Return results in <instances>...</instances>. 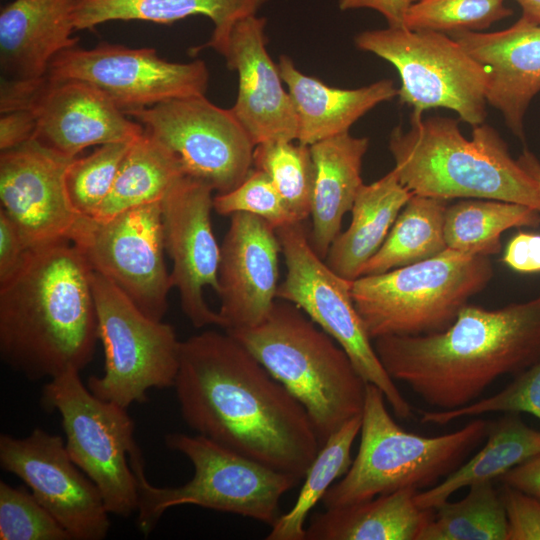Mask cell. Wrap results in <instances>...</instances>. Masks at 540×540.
<instances>
[{
    "instance_id": "4",
    "label": "cell",
    "mask_w": 540,
    "mask_h": 540,
    "mask_svg": "<svg viewBox=\"0 0 540 540\" xmlns=\"http://www.w3.org/2000/svg\"><path fill=\"white\" fill-rule=\"evenodd\" d=\"M394 170L413 194L449 200L493 199L540 212V184L510 155L499 133L485 123L466 138L458 121L410 117L389 136Z\"/></svg>"
},
{
    "instance_id": "33",
    "label": "cell",
    "mask_w": 540,
    "mask_h": 540,
    "mask_svg": "<svg viewBox=\"0 0 540 540\" xmlns=\"http://www.w3.org/2000/svg\"><path fill=\"white\" fill-rule=\"evenodd\" d=\"M361 423L362 414L348 420L326 439L304 477L293 507L271 525L267 540H305L309 513L352 463L351 449Z\"/></svg>"
},
{
    "instance_id": "10",
    "label": "cell",
    "mask_w": 540,
    "mask_h": 540,
    "mask_svg": "<svg viewBox=\"0 0 540 540\" xmlns=\"http://www.w3.org/2000/svg\"><path fill=\"white\" fill-rule=\"evenodd\" d=\"M41 403L60 414L66 449L97 486L108 512L128 517L137 511L138 485L129 460L137 444L127 409L95 396L77 370L49 379Z\"/></svg>"
},
{
    "instance_id": "29",
    "label": "cell",
    "mask_w": 540,
    "mask_h": 540,
    "mask_svg": "<svg viewBox=\"0 0 540 540\" xmlns=\"http://www.w3.org/2000/svg\"><path fill=\"white\" fill-rule=\"evenodd\" d=\"M540 453V431L508 412L489 425L485 445L435 486L418 492L417 505L434 509L464 487L501 478L506 472Z\"/></svg>"
},
{
    "instance_id": "28",
    "label": "cell",
    "mask_w": 540,
    "mask_h": 540,
    "mask_svg": "<svg viewBox=\"0 0 540 540\" xmlns=\"http://www.w3.org/2000/svg\"><path fill=\"white\" fill-rule=\"evenodd\" d=\"M268 0H76L75 30L93 29L113 20H142L172 23L193 15H204L214 24L210 40L193 49L217 50L241 19L256 15Z\"/></svg>"
},
{
    "instance_id": "13",
    "label": "cell",
    "mask_w": 540,
    "mask_h": 540,
    "mask_svg": "<svg viewBox=\"0 0 540 540\" xmlns=\"http://www.w3.org/2000/svg\"><path fill=\"white\" fill-rule=\"evenodd\" d=\"M125 114L176 156L186 176L219 194L236 188L253 168L254 143L230 108L213 104L205 95L176 98Z\"/></svg>"
},
{
    "instance_id": "8",
    "label": "cell",
    "mask_w": 540,
    "mask_h": 540,
    "mask_svg": "<svg viewBox=\"0 0 540 540\" xmlns=\"http://www.w3.org/2000/svg\"><path fill=\"white\" fill-rule=\"evenodd\" d=\"M494 275L487 256L445 249L420 262L352 281L357 312L372 340L448 328Z\"/></svg>"
},
{
    "instance_id": "40",
    "label": "cell",
    "mask_w": 540,
    "mask_h": 540,
    "mask_svg": "<svg viewBox=\"0 0 540 540\" xmlns=\"http://www.w3.org/2000/svg\"><path fill=\"white\" fill-rule=\"evenodd\" d=\"M213 209L222 216L246 212L259 216L275 229L300 222L290 211L270 177L252 168L247 177L233 190L213 198Z\"/></svg>"
},
{
    "instance_id": "34",
    "label": "cell",
    "mask_w": 540,
    "mask_h": 540,
    "mask_svg": "<svg viewBox=\"0 0 540 540\" xmlns=\"http://www.w3.org/2000/svg\"><path fill=\"white\" fill-rule=\"evenodd\" d=\"M507 517L491 481L469 486L467 495L434 508L419 540H506Z\"/></svg>"
},
{
    "instance_id": "23",
    "label": "cell",
    "mask_w": 540,
    "mask_h": 540,
    "mask_svg": "<svg viewBox=\"0 0 540 540\" xmlns=\"http://www.w3.org/2000/svg\"><path fill=\"white\" fill-rule=\"evenodd\" d=\"M76 0H14L0 13L2 78H44L51 61L77 45L72 37Z\"/></svg>"
},
{
    "instance_id": "26",
    "label": "cell",
    "mask_w": 540,
    "mask_h": 540,
    "mask_svg": "<svg viewBox=\"0 0 540 540\" xmlns=\"http://www.w3.org/2000/svg\"><path fill=\"white\" fill-rule=\"evenodd\" d=\"M419 490L402 488L368 500L314 513L305 540H419L434 509L415 501Z\"/></svg>"
},
{
    "instance_id": "9",
    "label": "cell",
    "mask_w": 540,
    "mask_h": 540,
    "mask_svg": "<svg viewBox=\"0 0 540 540\" xmlns=\"http://www.w3.org/2000/svg\"><path fill=\"white\" fill-rule=\"evenodd\" d=\"M358 49L391 63L399 73L401 103L423 117L433 108L456 112L472 127L486 116L488 74L452 36L431 31L393 28L366 30L354 38Z\"/></svg>"
},
{
    "instance_id": "1",
    "label": "cell",
    "mask_w": 540,
    "mask_h": 540,
    "mask_svg": "<svg viewBox=\"0 0 540 540\" xmlns=\"http://www.w3.org/2000/svg\"><path fill=\"white\" fill-rule=\"evenodd\" d=\"M174 387L197 434L298 480L321 448L304 407L226 331L181 341Z\"/></svg>"
},
{
    "instance_id": "37",
    "label": "cell",
    "mask_w": 540,
    "mask_h": 540,
    "mask_svg": "<svg viewBox=\"0 0 540 540\" xmlns=\"http://www.w3.org/2000/svg\"><path fill=\"white\" fill-rule=\"evenodd\" d=\"M506 0H418L409 9L405 27L445 34L481 32L513 14Z\"/></svg>"
},
{
    "instance_id": "45",
    "label": "cell",
    "mask_w": 540,
    "mask_h": 540,
    "mask_svg": "<svg viewBox=\"0 0 540 540\" xmlns=\"http://www.w3.org/2000/svg\"><path fill=\"white\" fill-rule=\"evenodd\" d=\"M418 0H338L340 10L372 9L380 13L388 27L406 28L405 20L409 9Z\"/></svg>"
},
{
    "instance_id": "44",
    "label": "cell",
    "mask_w": 540,
    "mask_h": 540,
    "mask_svg": "<svg viewBox=\"0 0 540 540\" xmlns=\"http://www.w3.org/2000/svg\"><path fill=\"white\" fill-rule=\"evenodd\" d=\"M35 118L29 110H11L1 112L0 149L6 151L22 145L34 136Z\"/></svg>"
},
{
    "instance_id": "16",
    "label": "cell",
    "mask_w": 540,
    "mask_h": 540,
    "mask_svg": "<svg viewBox=\"0 0 540 540\" xmlns=\"http://www.w3.org/2000/svg\"><path fill=\"white\" fill-rule=\"evenodd\" d=\"M51 80L87 83L124 113L176 98L205 95L209 73L202 60L170 62L152 48H128L102 43L92 49L76 46L50 63Z\"/></svg>"
},
{
    "instance_id": "42",
    "label": "cell",
    "mask_w": 540,
    "mask_h": 540,
    "mask_svg": "<svg viewBox=\"0 0 540 540\" xmlns=\"http://www.w3.org/2000/svg\"><path fill=\"white\" fill-rule=\"evenodd\" d=\"M502 261L512 270L540 273V234L520 231L507 243Z\"/></svg>"
},
{
    "instance_id": "27",
    "label": "cell",
    "mask_w": 540,
    "mask_h": 540,
    "mask_svg": "<svg viewBox=\"0 0 540 540\" xmlns=\"http://www.w3.org/2000/svg\"><path fill=\"white\" fill-rule=\"evenodd\" d=\"M412 195L394 169L371 184H363L350 211L351 223L331 244L326 264L347 280L359 278Z\"/></svg>"
},
{
    "instance_id": "47",
    "label": "cell",
    "mask_w": 540,
    "mask_h": 540,
    "mask_svg": "<svg viewBox=\"0 0 540 540\" xmlns=\"http://www.w3.org/2000/svg\"><path fill=\"white\" fill-rule=\"evenodd\" d=\"M518 164L540 184V161L534 153L524 149L517 158Z\"/></svg>"
},
{
    "instance_id": "19",
    "label": "cell",
    "mask_w": 540,
    "mask_h": 540,
    "mask_svg": "<svg viewBox=\"0 0 540 540\" xmlns=\"http://www.w3.org/2000/svg\"><path fill=\"white\" fill-rule=\"evenodd\" d=\"M72 160L33 139L1 151L0 211L31 249L72 240L82 218L72 208L65 187Z\"/></svg>"
},
{
    "instance_id": "35",
    "label": "cell",
    "mask_w": 540,
    "mask_h": 540,
    "mask_svg": "<svg viewBox=\"0 0 540 540\" xmlns=\"http://www.w3.org/2000/svg\"><path fill=\"white\" fill-rule=\"evenodd\" d=\"M253 166L264 171L298 221L311 215L314 164L309 145L273 141L255 146Z\"/></svg>"
},
{
    "instance_id": "14",
    "label": "cell",
    "mask_w": 540,
    "mask_h": 540,
    "mask_svg": "<svg viewBox=\"0 0 540 540\" xmlns=\"http://www.w3.org/2000/svg\"><path fill=\"white\" fill-rule=\"evenodd\" d=\"M161 202L132 208L106 220L82 217L71 240L93 272L157 321H162L167 311L172 288L164 260Z\"/></svg>"
},
{
    "instance_id": "31",
    "label": "cell",
    "mask_w": 540,
    "mask_h": 540,
    "mask_svg": "<svg viewBox=\"0 0 540 540\" xmlns=\"http://www.w3.org/2000/svg\"><path fill=\"white\" fill-rule=\"evenodd\" d=\"M539 225L540 212L532 207L493 199H465L447 206L444 235L451 250L489 257L501 251L505 231Z\"/></svg>"
},
{
    "instance_id": "7",
    "label": "cell",
    "mask_w": 540,
    "mask_h": 540,
    "mask_svg": "<svg viewBox=\"0 0 540 540\" xmlns=\"http://www.w3.org/2000/svg\"><path fill=\"white\" fill-rule=\"evenodd\" d=\"M165 444L190 460L194 474L181 486H154L146 478L140 448L135 446L129 460L138 485L137 524L144 535L152 532L166 510L186 504L271 526L281 515L282 496L300 482L200 434L169 433Z\"/></svg>"
},
{
    "instance_id": "2",
    "label": "cell",
    "mask_w": 540,
    "mask_h": 540,
    "mask_svg": "<svg viewBox=\"0 0 540 540\" xmlns=\"http://www.w3.org/2000/svg\"><path fill=\"white\" fill-rule=\"evenodd\" d=\"M374 341L394 381L438 410L462 408L499 377L540 360V294L493 310L467 304L443 331Z\"/></svg>"
},
{
    "instance_id": "25",
    "label": "cell",
    "mask_w": 540,
    "mask_h": 540,
    "mask_svg": "<svg viewBox=\"0 0 540 540\" xmlns=\"http://www.w3.org/2000/svg\"><path fill=\"white\" fill-rule=\"evenodd\" d=\"M368 146V138L354 137L349 132L310 145L314 185L309 238L322 259L340 234L343 218L364 184L361 168Z\"/></svg>"
},
{
    "instance_id": "46",
    "label": "cell",
    "mask_w": 540,
    "mask_h": 540,
    "mask_svg": "<svg viewBox=\"0 0 540 540\" xmlns=\"http://www.w3.org/2000/svg\"><path fill=\"white\" fill-rule=\"evenodd\" d=\"M500 479L504 485L540 499V453L510 469Z\"/></svg>"
},
{
    "instance_id": "11",
    "label": "cell",
    "mask_w": 540,
    "mask_h": 540,
    "mask_svg": "<svg viewBox=\"0 0 540 540\" xmlns=\"http://www.w3.org/2000/svg\"><path fill=\"white\" fill-rule=\"evenodd\" d=\"M91 281L105 361L103 375L89 377V390L127 409L146 402L152 388L174 386L181 341L173 326L145 315L100 274L92 271Z\"/></svg>"
},
{
    "instance_id": "41",
    "label": "cell",
    "mask_w": 540,
    "mask_h": 540,
    "mask_svg": "<svg viewBox=\"0 0 540 540\" xmlns=\"http://www.w3.org/2000/svg\"><path fill=\"white\" fill-rule=\"evenodd\" d=\"M500 495L508 524L506 540H540V499L507 485Z\"/></svg>"
},
{
    "instance_id": "30",
    "label": "cell",
    "mask_w": 540,
    "mask_h": 540,
    "mask_svg": "<svg viewBox=\"0 0 540 540\" xmlns=\"http://www.w3.org/2000/svg\"><path fill=\"white\" fill-rule=\"evenodd\" d=\"M184 175L176 156L144 131L130 143L112 190L93 219L106 220L132 208L161 202Z\"/></svg>"
},
{
    "instance_id": "39",
    "label": "cell",
    "mask_w": 540,
    "mask_h": 540,
    "mask_svg": "<svg viewBox=\"0 0 540 540\" xmlns=\"http://www.w3.org/2000/svg\"><path fill=\"white\" fill-rule=\"evenodd\" d=\"M491 412H526L540 419V360L517 374L511 384L497 394L454 410L422 411L421 421L444 425L462 417Z\"/></svg>"
},
{
    "instance_id": "24",
    "label": "cell",
    "mask_w": 540,
    "mask_h": 540,
    "mask_svg": "<svg viewBox=\"0 0 540 540\" xmlns=\"http://www.w3.org/2000/svg\"><path fill=\"white\" fill-rule=\"evenodd\" d=\"M278 68L296 111L297 141L309 146L348 133L364 114L398 95L390 79L356 89L331 87L299 71L286 55L280 56Z\"/></svg>"
},
{
    "instance_id": "32",
    "label": "cell",
    "mask_w": 540,
    "mask_h": 540,
    "mask_svg": "<svg viewBox=\"0 0 540 540\" xmlns=\"http://www.w3.org/2000/svg\"><path fill=\"white\" fill-rule=\"evenodd\" d=\"M447 200L413 194L380 249L361 276L374 275L429 259L447 249L444 217Z\"/></svg>"
},
{
    "instance_id": "15",
    "label": "cell",
    "mask_w": 540,
    "mask_h": 540,
    "mask_svg": "<svg viewBox=\"0 0 540 540\" xmlns=\"http://www.w3.org/2000/svg\"><path fill=\"white\" fill-rule=\"evenodd\" d=\"M20 109L34 115L32 139L69 159L89 146L131 142L144 132L103 93L77 80L1 79L0 111Z\"/></svg>"
},
{
    "instance_id": "48",
    "label": "cell",
    "mask_w": 540,
    "mask_h": 540,
    "mask_svg": "<svg viewBox=\"0 0 540 540\" xmlns=\"http://www.w3.org/2000/svg\"><path fill=\"white\" fill-rule=\"evenodd\" d=\"M522 9V16L527 21L540 26V0H514Z\"/></svg>"
},
{
    "instance_id": "18",
    "label": "cell",
    "mask_w": 540,
    "mask_h": 540,
    "mask_svg": "<svg viewBox=\"0 0 540 540\" xmlns=\"http://www.w3.org/2000/svg\"><path fill=\"white\" fill-rule=\"evenodd\" d=\"M208 184L182 176L161 202L165 250L173 262L172 288L194 327H222L218 312L206 303L203 290L218 292L220 246L211 224L212 192Z\"/></svg>"
},
{
    "instance_id": "22",
    "label": "cell",
    "mask_w": 540,
    "mask_h": 540,
    "mask_svg": "<svg viewBox=\"0 0 540 540\" xmlns=\"http://www.w3.org/2000/svg\"><path fill=\"white\" fill-rule=\"evenodd\" d=\"M488 74L487 103L524 140V117L540 92V26L523 17L496 32L450 34Z\"/></svg>"
},
{
    "instance_id": "3",
    "label": "cell",
    "mask_w": 540,
    "mask_h": 540,
    "mask_svg": "<svg viewBox=\"0 0 540 540\" xmlns=\"http://www.w3.org/2000/svg\"><path fill=\"white\" fill-rule=\"evenodd\" d=\"M91 278L70 241L31 249L0 283L1 359L32 381L84 369L99 340Z\"/></svg>"
},
{
    "instance_id": "6",
    "label": "cell",
    "mask_w": 540,
    "mask_h": 540,
    "mask_svg": "<svg viewBox=\"0 0 540 540\" xmlns=\"http://www.w3.org/2000/svg\"><path fill=\"white\" fill-rule=\"evenodd\" d=\"M385 401L383 392L367 383L358 453L342 479L324 494L325 508L402 488L429 489L454 472L487 437L490 423L484 419L435 437L408 432L391 417Z\"/></svg>"
},
{
    "instance_id": "5",
    "label": "cell",
    "mask_w": 540,
    "mask_h": 540,
    "mask_svg": "<svg viewBox=\"0 0 540 540\" xmlns=\"http://www.w3.org/2000/svg\"><path fill=\"white\" fill-rule=\"evenodd\" d=\"M226 332L299 401L321 446L362 414L367 382L344 349L296 305L277 299L260 324Z\"/></svg>"
},
{
    "instance_id": "36",
    "label": "cell",
    "mask_w": 540,
    "mask_h": 540,
    "mask_svg": "<svg viewBox=\"0 0 540 540\" xmlns=\"http://www.w3.org/2000/svg\"><path fill=\"white\" fill-rule=\"evenodd\" d=\"M131 142L100 145L88 156L76 157L70 162L65 173V187L78 215L95 217L112 190Z\"/></svg>"
},
{
    "instance_id": "17",
    "label": "cell",
    "mask_w": 540,
    "mask_h": 540,
    "mask_svg": "<svg viewBox=\"0 0 540 540\" xmlns=\"http://www.w3.org/2000/svg\"><path fill=\"white\" fill-rule=\"evenodd\" d=\"M0 466L20 478L72 540H102L109 512L94 482L71 459L64 440L35 428L26 437L0 436Z\"/></svg>"
},
{
    "instance_id": "21",
    "label": "cell",
    "mask_w": 540,
    "mask_h": 540,
    "mask_svg": "<svg viewBox=\"0 0 540 540\" xmlns=\"http://www.w3.org/2000/svg\"><path fill=\"white\" fill-rule=\"evenodd\" d=\"M265 26L266 19L257 15L239 20L217 51L238 74L237 98L230 109L255 146L294 141L298 134L291 96L266 49Z\"/></svg>"
},
{
    "instance_id": "38",
    "label": "cell",
    "mask_w": 540,
    "mask_h": 540,
    "mask_svg": "<svg viewBox=\"0 0 540 540\" xmlns=\"http://www.w3.org/2000/svg\"><path fill=\"white\" fill-rule=\"evenodd\" d=\"M0 539L72 540L31 491L4 481H0Z\"/></svg>"
},
{
    "instance_id": "43",
    "label": "cell",
    "mask_w": 540,
    "mask_h": 540,
    "mask_svg": "<svg viewBox=\"0 0 540 540\" xmlns=\"http://www.w3.org/2000/svg\"><path fill=\"white\" fill-rule=\"evenodd\" d=\"M30 250L18 228L0 211V283L20 268Z\"/></svg>"
},
{
    "instance_id": "12",
    "label": "cell",
    "mask_w": 540,
    "mask_h": 540,
    "mask_svg": "<svg viewBox=\"0 0 540 540\" xmlns=\"http://www.w3.org/2000/svg\"><path fill=\"white\" fill-rule=\"evenodd\" d=\"M286 265L277 299L301 309L347 353L362 378L377 386L400 419L412 407L389 376L355 307L352 281L335 273L313 249L304 221L276 229Z\"/></svg>"
},
{
    "instance_id": "20",
    "label": "cell",
    "mask_w": 540,
    "mask_h": 540,
    "mask_svg": "<svg viewBox=\"0 0 540 540\" xmlns=\"http://www.w3.org/2000/svg\"><path fill=\"white\" fill-rule=\"evenodd\" d=\"M281 244L276 229L246 212L230 216L220 246L218 311L226 331L251 328L277 300Z\"/></svg>"
}]
</instances>
